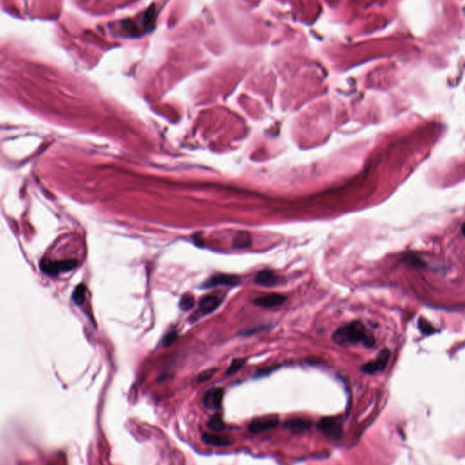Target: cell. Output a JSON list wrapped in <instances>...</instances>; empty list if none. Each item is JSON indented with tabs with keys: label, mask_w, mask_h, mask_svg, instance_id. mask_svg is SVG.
<instances>
[{
	"label": "cell",
	"mask_w": 465,
	"mask_h": 465,
	"mask_svg": "<svg viewBox=\"0 0 465 465\" xmlns=\"http://www.w3.org/2000/svg\"><path fill=\"white\" fill-rule=\"evenodd\" d=\"M332 339L340 346L362 343L367 347H372L375 344L373 336L367 332L365 326L359 321L342 326L333 333Z\"/></svg>",
	"instance_id": "cell-1"
},
{
	"label": "cell",
	"mask_w": 465,
	"mask_h": 465,
	"mask_svg": "<svg viewBox=\"0 0 465 465\" xmlns=\"http://www.w3.org/2000/svg\"><path fill=\"white\" fill-rule=\"evenodd\" d=\"M78 262L76 260H64L53 262L50 260H43L40 263V267L42 271L49 275H57L61 272H67L72 270L77 266Z\"/></svg>",
	"instance_id": "cell-2"
},
{
	"label": "cell",
	"mask_w": 465,
	"mask_h": 465,
	"mask_svg": "<svg viewBox=\"0 0 465 465\" xmlns=\"http://www.w3.org/2000/svg\"><path fill=\"white\" fill-rule=\"evenodd\" d=\"M279 424V417L274 414L264 415L257 418L253 419L248 426L249 432L253 434H257L261 432H266L276 427Z\"/></svg>",
	"instance_id": "cell-3"
},
{
	"label": "cell",
	"mask_w": 465,
	"mask_h": 465,
	"mask_svg": "<svg viewBox=\"0 0 465 465\" xmlns=\"http://www.w3.org/2000/svg\"><path fill=\"white\" fill-rule=\"evenodd\" d=\"M320 432L327 437L338 440L343 434V427L337 419L333 417H324L317 425Z\"/></svg>",
	"instance_id": "cell-4"
},
{
	"label": "cell",
	"mask_w": 465,
	"mask_h": 465,
	"mask_svg": "<svg viewBox=\"0 0 465 465\" xmlns=\"http://www.w3.org/2000/svg\"><path fill=\"white\" fill-rule=\"evenodd\" d=\"M391 355V352L388 349H384L379 353L378 357L373 361L366 363V365L362 366L361 370L367 374H373L375 372L383 371L386 368V365L389 361Z\"/></svg>",
	"instance_id": "cell-5"
},
{
	"label": "cell",
	"mask_w": 465,
	"mask_h": 465,
	"mask_svg": "<svg viewBox=\"0 0 465 465\" xmlns=\"http://www.w3.org/2000/svg\"><path fill=\"white\" fill-rule=\"evenodd\" d=\"M224 397V390L222 388H212L205 393L203 403L208 410H219Z\"/></svg>",
	"instance_id": "cell-6"
},
{
	"label": "cell",
	"mask_w": 465,
	"mask_h": 465,
	"mask_svg": "<svg viewBox=\"0 0 465 465\" xmlns=\"http://www.w3.org/2000/svg\"><path fill=\"white\" fill-rule=\"evenodd\" d=\"M241 282L239 276L234 274H216L206 281L203 285L204 288H211L215 286H236Z\"/></svg>",
	"instance_id": "cell-7"
},
{
	"label": "cell",
	"mask_w": 465,
	"mask_h": 465,
	"mask_svg": "<svg viewBox=\"0 0 465 465\" xmlns=\"http://www.w3.org/2000/svg\"><path fill=\"white\" fill-rule=\"evenodd\" d=\"M286 301V297L285 295L278 294V293H271V294H268V295L258 297V298L253 300L252 303L255 306L266 307V308H272V307L283 305Z\"/></svg>",
	"instance_id": "cell-8"
},
{
	"label": "cell",
	"mask_w": 465,
	"mask_h": 465,
	"mask_svg": "<svg viewBox=\"0 0 465 465\" xmlns=\"http://www.w3.org/2000/svg\"><path fill=\"white\" fill-rule=\"evenodd\" d=\"M256 285L265 287H272L279 284V277L272 270H262L254 277Z\"/></svg>",
	"instance_id": "cell-9"
},
{
	"label": "cell",
	"mask_w": 465,
	"mask_h": 465,
	"mask_svg": "<svg viewBox=\"0 0 465 465\" xmlns=\"http://www.w3.org/2000/svg\"><path fill=\"white\" fill-rule=\"evenodd\" d=\"M220 304L221 302L218 297L214 295H207L200 301L198 311L201 313V315L211 313L217 309Z\"/></svg>",
	"instance_id": "cell-10"
},
{
	"label": "cell",
	"mask_w": 465,
	"mask_h": 465,
	"mask_svg": "<svg viewBox=\"0 0 465 465\" xmlns=\"http://www.w3.org/2000/svg\"><path fill=\"white\" fill-rule=\"evenodd\" d=\"M285 427L292 432L298 433L310 430V428L312 427V422L304 418L291 419L286 421Z\"/></svg>",
	"instance_id": "cell-11"
},
{
	"label": "cell",
	"mask_w": 465,
	"mask_h": 465,
	"mask_svg": "<svg viewBox=\"0 0 465 465\" xmlns=\"http://www.w3.org/2000/svg\"><path fill=\"white\" fill-rule=\"evenodd\" d=\"M202 440L206 445L217 446V447H225V446L232 445V441L230 439L227 438L226 436H221L213 433H204L202 436Z\"/></svg>",
	"instance_id": "cell-12"
},
{
	"label": "cell",
	"mask_w": 465,
	"mask_h": 465,
	"mask_svg": "<svg viewBox=\"0 0 465 465\" xmlns=\"http://www.w3.org/2000/svg\"><path fill=\"white\" fill-rule=\"evenodd\" d=\"M251 235L247 232H239L234 237L232 246L237 249H245L251 245Z\"/></svg>",
	"instance_id": "cell-13"
},
{
	"label": "cell",
	"mask_w": 465,
	"mask_h": 465,
	"mask_svg": "<svg viewBox=\"0 0 465 465\" xmlns=\"http://www.w3.org/2000/svg\"><path fill=\"white\" fill-rule=\"evenodd\" d=\"M207 427L208 429H210L211 431H214V432H219V431H223L226 427V425L224 423V421L221 418V416L216 414V415H213L212 416L210 420L208 421L207 423Z\"/></svg>",
	"instance_id": "cell-14"
},
{
	"label": "cell",
	"mask_w": 465,
	"mask_h": 465,
	"mask_svg": "<svg viewBox=\"0 0 465 465\" xmlns=\"http://www.w3.org/2000/svg\"><path fill=\"white\" fill-rule=\"evenodd\" d=\"M86 292H87V289H86V286L84 285H79V286L76 287V289L74 290L73 295H72V298H73L75 304L80 306L84 303L85 298H86Z\"/></svg>",
	"instance_id": "cell-15"
},
{
	"label": "cell",
	"mask_w": 465,
	"mask_h": 465,
	"mask_svg": "<svg viewBox=\"0 0 465 465\" xmlns=\"http://www.w3.org/2000/svg\"><path fill=\"white\" fill-rule=\"evenodd\" d=\"M245 363H246L245 359H234L231 363L230 366L228 367V369L226 370V375H232L233 373L238 372L245 365Z\"/></svg>",
	"instance_id": "cell-16"
},
{
	"label": "cell",
	"mask_w": 465,
	"mask_h": 465,
	"mask_svg": "<svg viewBox=\"0 0 465 465\" xmlns=\"http://www.w3.org/2000/svg\"><path fill=\"white\" fill-rule=\"evenodd\" d=\"M194 305V299L193 296L190 294H186L184 295L181 300H180V308L183 311H188L190 310Z\"/></svg>",
	"instance_id": "cell-17"
},
{
	"label": "cell",
	"mask_w": 465,
	"mask_h": 465,
	"mask_svg": "<svg viewBox=\"0 0 465 465\" xmlns=\"http://www.w3.org/2000/svg\"><path fill=\"white\" fill-rule=\"evenodd\" d=\"M404 262L410 266H414V267H422L424 266V262L419 259L418 257L412 255V254H407L404 257Z\"/></svg>",
	"instance_id": "cell-18"
},
{
	"label": "cell",
	"mask_w": 465,
	"mask_h": 465,
	"mask_svg": "<svg viewBox=\"0 0 465 465\" xmlns=\"http://www.w3.org/2000/svg\"><path fill=\"white\" fill-rule=\"evenodd\" d=\"M419 327L421 332L426 334H432L435 332V329L428 322H426L424 319L419 320Z\"/></svg>",
	"instance_id": "cell-19"
},
{
	"label": "cell",
	"mask_w": 465,
	"mask_h": 465,
	"mask_svg": "<svg viewBox=\"0 0 465 465\" xmlns=\"http://www.w3.org/2000/svg\"><path fill=\"white\" fill-rule=\"evenodd\" d=\"M215 372V370L214 369H210V370H207V371H205L204 372H202L198 377V380L200 382H205L206 380H209L213 376Z\"/></svg>",
	"instance_id": "cell-20"
},
{
	"label": "cell",
	"mask_w": 465,
	"mask_h": 465,
	"mask_svg": "<svg viewBox=\"0 0 465 465\" xmlns=\"http://www.w3.org/2000/svg\"><path fill=\"white\" fill-rule=\"evenodd\" d=\"M176 337H177V335H176L175 332L169 333L168 335H166V337H165V339H164V345H165V346H169V345L173 344L174 342L176 340Z\"/></svg>",
	"instance_id": "cell-21"
},
{
	"label": "cell",
	"mask_w": 465,
	"mask_h": 465,
	"mask_svg": "<svg viewBox=\"0 0 465 465\" xmlns=\"http://www.w3.org/2000/svg\"><path fill=\"white\" fill-rule=\"evenodd\" d=\"M462 232H463V234L465 236V223L463 225V226H462Z\"/></svg>",
	"instance_id": "cell-22"
}]
</instances>
